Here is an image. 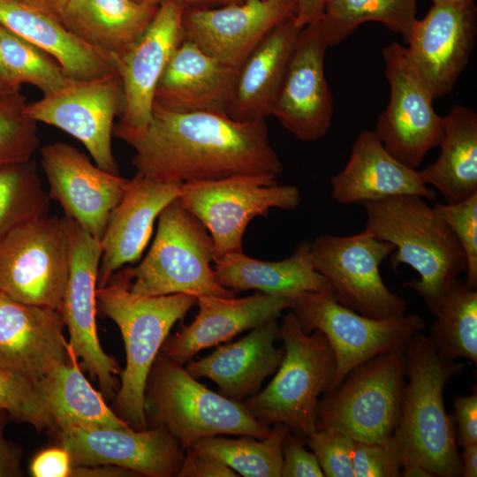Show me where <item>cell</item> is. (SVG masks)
Segmentation results:
<instances>
[{
	"instance_id": "cell-1",
	"label": "cell",
	"mask_w": 477,
	"mask_h": 477,
	"mask_svg": "<svg viewBox=\"0 0 477 477\" xmlns=\"http://www.w3.org/2000/svg\"><path fill=\"white\" fill-rule=\"evenodd\" d=\"M121 140L134 150L137 172L185 184L235 176L276 178L283 166L266 120L242 122L225 113L176 112L154 102L148 125Z\"/></svg>"
},
{
	"instance_id": "cell-2",
	"label": "cell",
	"mask_w": 477,
	"mask_h": 477,
	"mask_svg": "<svg viewBox=\"0 0 477 477\" xmlns=\"http://www.w3.org/2000/svg\"><path fill=\"white\" fill-rule=\"evenodd\" d=\"M366 229L394 245L393 269L407 264L420 276L404 285L418 292L434 313L458 275L466 270L464 250L439 213L418 195H395L361 203Z\"/></svg>"
},
{
	"instance_id": "cell-3",
	"label": "cell",
	"mask_w": 477,
	"mask_h": 477,
	"mask_svg": "<svg viewBox=\"0 0 477 477\" xmlns=\"http://www.w3.org/2000/svg\"><path fill=\"white\" fill-rule=\"evenodd\" d=\"M403 353L407 381L399 422L392 435L403 462L419 464L434 476H461L455 428L445 411L443 392L465 365L443 360L421 332L410 339Z\"/></svg>"
},
{
	"instance_id": "cell-4",
	"label": "cell",
	"mask_w": 477,
	"mask_h": 477,
	"mask_svg": "<svg viewBox=\"0 0 477 477\" xmlns=\"http://www.w3.org/2000/svg\"><path fill=\"white\" fill-rule=\"evenodd\" d=\"M129 279L118 269L96 289L99 309L119 328L126 353L112 410L136 430L148 428L144 391L152 365L172 326L196 303L193 295L140 296L130 292Z\"/></svg>"
},
{
	"instance_id": "cell-5",
	"label": "cell",
	"mask_w": 477,
	"mask_h": 477,
	"mask_svg": "<svg viewBox=\"0 0 477 477\" xmlns=\"http://www.w3.org/2000/svg\"><path fill=\"white\" fill-rule=\"evenodd\" d=\"M144 409L152 427L163 426L186 450L211 435L267 437L271 428L238 402L199 382L183 364L163 352L156 356L144 391Z\"/></svg>"
},
{
	"instance_id": "cell-6",
	"label": "cell",
	"mask_w": 477,
	"mask_h": 477,
	"mask_svg": "<svg viewBox=\"0 0 477 477\" xmlns=\"http://www.w3.org/2000/svg\"><path fill=\"white\" fill-rule=\"evenodd\" d=\"M279 337L285 352L276 375L242 403L256 420L284 424L305 440L316 431L319 397L331 385L336 358L324 334L305 333L291 309L279 325Z\"/></svg>"
},
{
	"instance_id": "cell-7",
	"label": "cell",
	"mask_w": 477,
	"mask_h": 477,
	"mask_svg": "<svg viewBox=\"0 0 477 477\" xmlns=\"http://www.w3.org/2000/svg\"><path fill=\"white\" fill-rule=\"evenodd\" d=\"M201 221L177 199L158 216L156 233L145 258L121 269L130 292L140 296L187 294L235 297L222 286L211 266L214 242Z\"/></svg>"
},
{
	"instance_id": "cell-8",
	"label": "cell",
	"mask_w": 477,
	"mask_h": 477,
	"mask_svg": "<svg viewBox=\"0 0 477 477\" xmlns=\"http://www.w3.org/2000/svg\"><path fill=\"white\" fill-rule=\"evenodd\" d=\"M405 382L403 352L367 360L323 393L316 410V429L331 428L355 441L387 443L399 422Z\"/></svg>"
},
{
	"instance_id": "cell-9",
	"label": "cell",
	"mask_w": 477,
	"mask_h": 477,
	"mask_svg": "<svg viewBox=\"0 0 477 477\" xmlns=\"http://www.w3.org/2000/svg\"><path fill=\"white\" fill-rule=\"evenodd\" d=\"M291 310L307 334H324L336 358L332 390L359 365L389 352H403L410 339L426 328L418 314L373 319L343 307L331 294L305 292Z\"/></svg>"
},
{
	"instance_id": "cell-10",
	"label": "cell",
	"mask_w": 477,
	"mask_h": 477,
	"mask_svg": "<svg viewBox=\"0 0 477 477\" xmlns=\"http://www.w3.org/2000/svg\"><path fill=\"white\" fill-rule=\"evenodd\" d=\"M178 200L209 231L216 258L242 252L244 233L254 218L267 216L273 208L294 210L301 197L295 186L248 175L181 184Z\"/></svg>"
},
{
	"instance_id": "cell-11",
	"label": "cell",
	"mask_w": 477,
	"mask_h": 477,
	"mask_svg": "<svg viewBox=\"0 0 477 477\" xmlns=\"http://www.w3.org/2000/svg\"><path fill=\"white\" fill-rule=\"evenodd\" d=\"M393 244L378 239L370 231L350 236L323 234L311 242L314 269L329 284L337 303L373 319L405 314L406 304L385 285L380 264Z\"/></svg>"
},
{
	"instance_id": "cell-12",
	"label": "cell",
	"mask_w": 477,
	"mask_h": 477,
	"mask_svg": "<svg viewBox=\"0 0 477 477\" xmlns=\"http://www.w3.org/2000/svg\"><path fill=\"white\" fill-rule=\"evenodd\" d=\"M69 275V246L61 217L24 223L0 239V291L59 311Z\"/></svg>"
},
{
	"instance_id": "cell-13",
	"label": "cell",
	"mask_w": 477,
	"mask_h": 477,
	"mask_svg": "<svg viewBox=\"0 0 477 477\" xmlns=\"http://www.w3.org/2000/svg\"><path fill=\"white\" fill-rule=\"evenodd\" d=\"M390 99L374 132L384 148L404 165L417 170L443 136V117L433 106L426 82L411 62L405 47L393 42L382 49Z\"/></svg>"
},
{
	"instance_id": "cell-14",
	"label": "cell",
	"mask_w": 477,
	"mask_h": 477,
	"mask_svg": "<svg viewBox=\"0 0 477 477\" xmlns=\"http://www.w3.org/2000/svg\"><path fill=\"white\" fill-rule=\"evenodd\" d=\"M61 219L68 239L69 275L59 312L68 329L69 351L98 382L104 398H114L119 388L115 375L121 371L102 350L96 325L101 243L72 219Z\"/></svg>"
},
{
	"instance_id": "cell-15",
	"label": "cell",
	"mask_w": 477,
	"mask_h": 477,
	"mask_svg": "<svg viewBox=\"0 0 477 477\" xmlns=\"http://www.w3.org/2000/svg\"><path fill=\"white\" fill-rule=\"evenodd\" d=\"M123 107L117 72L71 80L58 91L26 104L24 114L36 123L63 130L80 141L101 169L119 174L112 152L114 120Z\"/></svg>"
},
{
	"instance_id": "cell-16",
	"label": "cell",
	"mask_w": 477,
	"mask_h": 477,
	"mask_svg": "<svg viewBox=\"0 0 477 477\" xmlns=\"http://www.w3.org/2000/svg\"><path fill=\"white\" fill-rule=\"evenodd\" d=\"M186 7L175 1L160 3L142 35L118 60L123 107L113 135L119 140L148 125L158 81L185 38L183 16Z\"/></svg>"
},
{
	"instance_id": "cell-17",
	"label": "cell",
	"mask_w": 477,
	"mask_h": 477,
	"mask_svg": "<svg viewBox=\"0 0 477 477\" xmlns=\"http://www.w3.org/2000/svg\"><path fill=\"white\" fill-rule=\"evenodd\" d=\"M41 164L50 200L60 204L64 216L101 240L110 214L120 201L129 179L99 168L79 149L64 142L43 146Z\"/></svg>"
},
{
	"instance_id": "cell-18",
	"label": "cell",
	"mask_w": 477,
	"mask_h": 477,
	"mask_svg": "<svg viewBox=\"0 0 477 477\" xmlns=\"http://www.w3.org/2000/svg\"><path fill=\"white\" fill-rule=\"evenodd\" d=\"M328 48L319 21L302 28L271 111L302 141L320 140L331 125L333 97L324 72Z\"/></svg>"
},
{
	"instance_id": "cell-19",
	"label": "cell",
	"mask_w": 477,
	"mask_h": 477,
	"mask_svg": "<svg viewBox=\"0 0 477 477\" xmlns=\"http://www.w3.org/2000/svg\"><path fill=\"white\" fill-rule=\"evenodd\" d=\"M57 435L72 465L115 466L140 476L178 477L186 450L163 426L74 428Z\"/></svg>"
},
{
	"instance_id": "cell-20",
	"label": "cell",
	"mask_w": 477,
	"mask_h": 477,
	"mask_svg": "<svg viewBox=\"0 0 477 477\" xmlns=\"http://www.w3.org/2000/svg\"><path fill=\"white\" fill-rule=\"evenodd\" d=\"M295 15L294 0H242L211 7H186L185 39L222 64L238 69L276 25Z\"/></svg>"
},
{
	"instance_id": "cell-21",
	"label": "cell",
	"mask_w": 477,
	"mask_h": 477,
	"mask_svg": "<svg viewBox=\"0 0 477 477\" xmlns=\"http://www.w3.org/2000/svg\"><path fill=\"white\" fill-rule=\"evenodd\" d=\"M477 34V9L473 3L433 4L417 19L405 50L434 100L452 91L466 68Z\"/></svg>"
},
{
	"instance_id": "cell-22",
	"label": "cell",
	"mask_w": 477,
	"mask_h": 477,
	"mask_svg": "<svg viewBox=\"0 0 477 477\" xmlns=\"http://www.w3.org/2000/svg\"><path fill=\"white\" fill-rule=\"evenodd\" d=\"M58 310L18 301L0 291V367L38 382L71 360Z\"/></svg>"
},
{
	"instance_id": "cell-23",
	"label": "cell",
	"mask_w": 477,
	"mask_h": 477,
	"mask_svg": "<svg viewBox=\"0 0 477 477\" xmlns=\"http://www.w3.org/2000/svg\"><path fill=\"white\" fill-rule=\"evenodd\" d=\"M181 184L165 183L139 172L129 179L117 206L111 210L101 243L97 288L126 264L138 261L162 210L180 194Z\"/></svg>"
},
{
	"instance_id": "cell-24",
	"label": "cell",
	"mask_w": 477,
	"mask_h": 477,
	"mask_svg": "<svg viewBox=\"0 0 477 477\" xmlns=\"http://www.w3.org/2000/svg\"><path fill=\"white\" fill-rule=\"evenodd\" d=\"M293 302L291 298L261 292L245 298L199 296L194 320L178 333L169 334L160 352L180 364L187 363L201 350L276 319Z\"/></svg>"
},
{
	"instance_id": "cell-25",
	"label": "cell",
	"mask_w": 477,
	"mask_h": 477,
	"mask_svg": "<svg viewBox=\"0 0 477 477\" xmlns=\"http://www.w3.org/2000/svg\"><path fill=\"white\" fill-rule=\"evenodd\" d=\"M279 337L276 319L254 329L244 337L219 345L209 355L190 360L186 370L194 378L214 382L224 397L242 402L258 393L263 381L280 366L284 347H276Z\"/></svg>"
},
{
	"instance_id": "cell-26",
	"label": "cell",
	"mask_w": 477,
	"mask_h": 477,
	"mask_svg": "<svg viewBox=\"0 0 477 477\" xmlns=\"http://www.w3.org/2000/svg\"><path fill=\"white\" fill-rule=\"evenodd\" d=\"M330 184L331 197L341 204L405 194L436 199L435 191L423 182L419 170L396 160L369 130L357 136L347 163Z\"/></svg>"
},
{
	"instance_id": "cell-27",
	"label": "cell",
	"mask_w": 477,
	"mask_h": 477,
	"mask_svg": "<svg viewBox=\"0 0 477 477\" xmlns=\"http://www.w3.org/2000/svg\"><path fill=\"white\" fill-rule=\"evenodd\" d=\"M237 70L184 38L158 81L155 102L176 112L226 114Z\"/></svg>"
},
{
	"instance_id": "cell-28",
	"label": "cell",
	"mask_w": 477,
	"mask_h": 477,
	"mask_svg": "<svg viewBox=\"0 0 477 477\" xmlns=\"http://www.w3.org/2000/svg\"><path fill=\"white\" fill-rule=\"evenodd\" d=\"M288 17L256 45L237 70L226 114L242 122L266 120L302 30Z\"/></svg>"
},
{
	"instance_id": "cell-29",
	"label": "cell",
	"mask_w": 477,
	"mask_h": 477,
	"mask_svg": "<svg viewBox=\"0 0 477 477\" xmlns=\"http://www.w3.org/2000/svg\"><path fill=\"white\" fill-rule=\"evenodd\" d=\"M0 25L49 54L72 80L117 72L112 57L81 41L59 19L23 0H0Z\"/></svg>"
},
{
	"instance_id": "cell-30",
	"label": "cell",
	"mask_w": 477,
	"mask_h": 477,
	"mask_svg": "<svg viewBox=\"0 0 477 477\" xmlns=\"http://www.w3.org/2000/svg\"><path fill=\"white\" fill-rule=\"evenodd\" d=\"M311 242H299L293 254L284 260L265 261L251 258L243 251L213 260L218 283L235 292L256 290L261 293L295 299L305 292L331 294L326 279L317 272L311 258Z\"/></svg>"
},
{
	"instance_id": "cell-31",
	"label": "cell",
	"mask_w": 477,
	"mask_h": 477,
	"mask_svg": "<svg viewBox=\"0 0 477 477\" xmlns=\"http://www.w3.org/2000/svg\"><path fill=\"white\" fill-rule=\"evenodd\" d=\"M70 354L69 362L34 382L49 429L58 434L74 428H132L108 406L102 393L83 375L77 359Z\"/></svg>"
},
{
	"instance_id": "cell-32",
	"label": "cell",
	"mask_w": 477,
	"mask_h": 477,
	"mask_svg": "<svg viewBox=\"0 0 477 477\" xmlns=\"http://www.w3.org/2000/svg\"><path fill=\"white\" fill-rule=\"evenodd\" d=\"M157 7L133 0H69L60 21L117 64L142 35Z\"/></svg>"
},
{
	"instance_id": "cell-33",
	"label": "cell",
	"mask_w": 477,
	"mask_h": 477,
	"mask_svg": "<svg viewBox=\"0 0 477 477\" xmlns=\"http://www.w3.org/2000/svg\"><path fill=\"white\" fill-rule=\"evenodd\" d=\"M436 161L419 170L426 185L433 186L447 203L477 193V114L461 104L443 117V136Z\"/></svg>"
},
{
	"instance_id": "cell-34",
	"label": "cell",
	"mask_w": 477,
	"mask_h": 477,
	"mask_svg": "<svg viewBox=\"0 0 477 477\" xmlns=\"http://www.w3.org/2000/svg\"><path fill=\"white\" fill-rule=\"evenodd\" d=\"M416 11L417 0H327L319 22L329 47L368 21L383 24L406 42L418 19Z\"/></svg>"
},
{
	"instance_id": "cell-35",
	"label": "cell",
	"mask_w": 477,
	"mask_h": 477,
	"mask_svg": "<svg viewBox=\"0 0 477 477\" xmlns=\"http://www.w3.org/2000/svg\"><path fill=\"white\" fill-rule=\"evenodd\" d=\"M428 337L444 361L465 358L477 363V289L458 278L433 313Z\"/></svg>"
},
{
	"instance_id": "cell-36",
	"label": "cell",
	"mask_w": 477,
	"mask_h": 477,
	"mask_svg": "<svg viewBox=\"0 0 477 477\" xmlns=\"http://www.w3.org/2000/svg\"><path fill=\"white\" fill-rule=\"evenodd\" d=\"M290 431L287 426L278 423L274 424L270 434L262 439L250 435L235 439L217 435L203 437L191 447L223 462L239 476L280 477L282 445Z\"/></svg>"
},
{
	"instance_id": "cell-37",
	"label": "cell",
	"mask_w": 477,
	"mask_h": 477,
	"mask_svg": "<svg viewBox=\"0 0 477 477\" xmlns=\"http://www.w3.org/2000/svg\"><path fill=\"white\" fill-rule=\"evenodd\" d=\"M50 198L31 159L0 168V239L15 227L49 216Z\"/></svg>"
},
{
	"instance_id": "cell-38",
	"label": "cell",
	"mask_w": 477,
	"mask_h": 477,
	"mask_svg": "<svg viewBox=\"0 0 477 477\" xmlns=\"http://www.w3.org/2000/svg\"><path fill=\"white\" fill-rule=\"evenodd\" d=\"M2 57L12 82L29 84L43 95L63 88L71 80L49 54L2 26Z\"/></svg>"
},
{
	"instance_id": "cell-39",
	"label": "cell",
	"mask_w": 477,
	"mask_h": 477,
	"mask_svg": "<svg viewBox=\"0 0 477 477\" xmlns=\"http://www.w3.org/2000/svg\"><path fill=\"white\" fill-rule=\"evenodd\" d=\"M19 90L0 93V168L33 159L40 146L37 123L24 114Z\"/></svg>"
},
{
	"instance_id": "cell-40",
	"label": "cell",
	"mask_w": 477,
	"mask_h": 477,
	"mask_svg": "<svg viewBox=\"0 0 477 477\" xmlns=\"http://www.w3.org/2000/svg\"><path fill=\"white\" fill-rule=\"evenodd\" d=\"M434 208L464 250L467 261L466 284L477 289V193L457 203H436Z\"/></svg>"
},
{
	"instance_id": "cell-41",
	"label": "cell",
	"mask_w": 477,
	"mask_h": 477,
	"mask_svg": "<svg viewBox=\"0 0 477 477\" xmlns=\"http://www.w3.org/2000/svg\"><path fill=\"white\" fill-rule=\"evenodd\" d=\"M0 410L37 429L49 428V421L34 383L1 367Z\"/></svg>"
},
{
	"instance_id": "cell-42",
	"label": "cell",
	"mask_w": 477,
	"mask_h": 477,
	"mask_svg": "<svg viewBox=\"0 0 477 477\" xmlns=\"http://www.w3.org/2000/svg\"><path fill=\"white\" fill-rule=\"evenodd\" d=\"M315 455L326 477H354L353 439L331 428L316 429L304 440Z\"/></svg>"
},
{
	"instance_id": "cell-43",
	"label": "cell",
	"mask_w": 477,
	"mask_h": 477,
	"mask_svg": "<svg viewBox=\"0 0 477 477\" xmlns=\"http://www.w3.org/2000/svg\"><path fill=\"white\" fill-rule=\"evenodd\" d=\"M352 469L354 477H399L403 458L393 436L385 443L353 440Z\"/></svg>"
},
{
	"instance_id": "cell-44",
	"label": "cell",
	"mask_w": 477,
	"mask_h": 477,
	"mask_svg": "<svg viewBox=\"0 0 477 477\" xmlns=\"http://www.w3.org/2000/svg\"><path fill=\"white\" fill-rule=\"evenodd\" d=\"M304 439L290 431L284 437L282 452V477H322L323 473L315 455L307 450Z\"/></svg>"
},
{
	"instance_id": "cell-45",
	"label": "cell",
	"mask_w": 477,
	"mask_h": 477,
	"mask_svg": "<svg viewBox=\"0 0 477 477\" xmlns=\"http://www.w3.org/2000/svg\"><path fill=\"white\" fill-rule=\"evenodd\" d=\"M235 471L216 458L187 447L178 477H238Z\"/></svg>"
},
{
	"instance_id": "cell-46",
	"label": "cell",
	"mask_w": 477,
	"mask_h": 477,
	"mask_svg": "<svg viewBox=\"0 0 477 477\" xmlns=\"http://www.w3.org/2000/svg\"><path fill=\"white\" fill-rule=\"evenodd\" d=\"M72 462L62 446L45 449L32 459L29 471L34 477H70Z\"/></svg>"
},
{
	"instance_id": "cell-47",
	"label": "cell",
	"mask_w": 477,
	"mask_h": 477,
	"mask_svg": "<svg viewBox=\"0 0 477 477\" xmlns=\"http://www.w3.org/2000/svg\"><path fill=\"white\" fill-rule=\"evenodd\" d=\"M455 416L458 426L457 444L465 447L477 443V394L457 396L454 398Z\"/></svg>"
},
{
	"instance_id": "cell-48",
	"label": "cell",
	"mask_w": 477,
	"mask_h": 477,
	"mask_svg": "<svg viewBox=\"0 0 477 477\" xmlns=\"http://www.w3.org/2000/svg\"><path fill=\"white\" fill-rule=\"evenodd\" d=\"M5 413L0 410V477H20L23 476L21 450L4 435Z\"/></svg>"
},
{
	"instance_id": "cell-49",
	"label": "cell",
	"mask_w": 477,
	"mask_h": 477,
	"mask_svg": "<svg viewBox=\"0 0 477 477\" xmlns=\"http://www.w3.org/2000/svg\"><path fill=\"white\" fill-rule=\"evenodd\" d=\"M72 477H134L138 473L115 466H80L72 465L71 475Z\"/></svg>"
},
{
	"instance_id": "cell-50",
	"label": "cell",
	"mask_w": 477,
	"mask_h": 477,
	"mask_svg": "<svg viewBox=\"0 0 477 477\" xmlns=\"http://www.w3.org/2000/svg\"><path fill=\"white\" fill-rule=\"evenodd\" d=\"M327 0H294L295 19L304 27L319 21Z\"/></svg>"
},
{
	"instance_id": "cell-51",
	"label": "cell",
	"mask_w": 477,
	"mask_h": 477,
	"mask_svg": "<svg viewBox=\"0 0 477 477\" xmlns=\"http://www.w3.org/2000/svg\"><path fill=\"white\" fill-rule=\"evenodd\" d=\"M460 455L461 474L464 477L477 476V443L463 447Z\"/></svg>"
},
{
	"instance_id": "cell-52",
	"label": "cell",
	"mask_w": 477,
	"mask_h": 477,
	"mask_svg": "<svg viewBox=\"0 0 477 477\" xmlns=\"http://www.w3.org/2000/svg\"><path fill=\"white\" fill-rule=\"evenodd\" d=\"M60 20V17L69 0H23Z\"/></svg>"
},
{
	"instance_id": "cell-53",
	"label": "cell",
	"mask_w": 477,
	"mask_h": 477,
	"mask_svg": "<svg viewBox=\"0 0 477 477\" xmlns=\"http://www.w3.org/2000/svg\"><path fill=\"white\" fill-rule=\"evenodd\" d=\"M401 476L403 477H435L432 473L423 466L411 461L402 464Z\"/></svg>"
},
{
	"instance_id": "cell-54",
	"label": "cell",
	"mask_w": 477,
	"mask_h": 477,
	"mask_svg": "<svg viewBox=\"0 0 477 477\" xmlns=\"http://www.w3.org/2000/svg\"><path fill=\"white\" fill-rule=\"evenodd\" d=\"M138 4L148 5H158L160 3L167 0H133ZM184 4L187 7H208L210 5L209 0H170Z\"/></svg>"
},
{
	"instance_id": "cell-55",
	"label": "cell",
	"mask_w": 477,
	"mask_h": 477,
	"mask_svg": "<svg viewBox=\"0 0 477 477\" xmlns=\"http://www.w3.org/2000/svg\"><path fill=\"white\" fill-rule=\"evenodd\" d=\"M0 81L6 84V85H8V86H10V87H11L20 88L19 87L16 86L12 82V80H11V77H10L6 68H5L4 61H3V57H2V26L1 25H0Z\"/></svg>"
},
{
	"instance_id": "cell-56",
	"label": "cell",
	"mask_w": 477,
	"mask_h": 477,
	"mask_svg": "<svg viewBox=\"0 0 477 477\" xmlns=\"http://www.w3.org/2000/svg\"><path fill=\"white\" fill-rule=\"evenodd\" d=\"M433 4H464V3H473L474 0H432Z\"/></svg>"
},
{
	"instance_id": "cell-57",
	"label": "cell",
	"mask_w": 477,
	"mask_h": 477,
	"mask_svg": "<svg viewBox=\"0 0 477 477\" xmlns=\"http://www.w3.org/2000/svg\"><path fill=\"white\" fill-rule=\"evenodd\" d=\"M242 0H209L210 4H226L230 3H235V2H240Z\"/></svg>"
},
{
	"instance_id": "cell-58",
	"label": "cell",
	"mask_w": 477,
	"mask_h": 477,
	"mask_svg": "<svg viewBox=\"0 0 477 477\" xmlns=\"http://www.w3.org/2000/svg\"><path fill=\"white\" fill-rule=\"evenodd\" d=\"M13 90H19V88L11 87L0 81V91H13Z\"/></svg>"
},
{
	"instance_id": "cell-59",
	"label": "cell",
	"mask_w": 477,
	"mask_h": 477,
	"mask_svg": "<svg viewBox=\"0 0 477 477\" xmlns=\"http://www.w3.org/2000/svg\"><path fill=\"white\" fill-rule=\"evenodd\" d=\"M13 91H14V90H13ZM2 92H7V91H0V93H2Z\"/></svg>"
}]
</instances>
